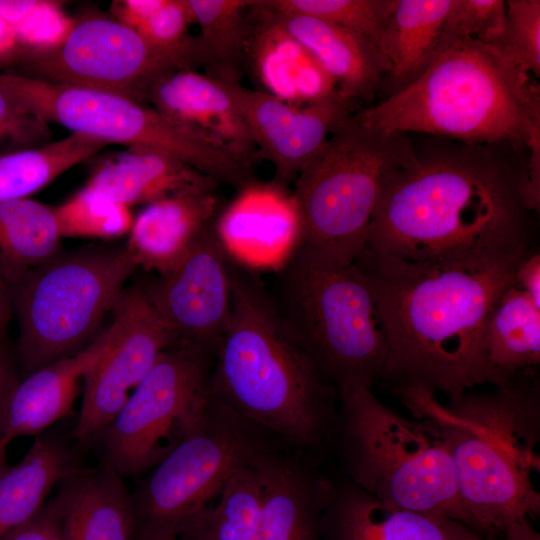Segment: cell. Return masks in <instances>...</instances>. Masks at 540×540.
I'll list each match as a JSON object with an SVG mask.
<instances>
[{
	"label": "cell",
	"mask_w": 540,
	"mask_h": 540,
	"mask_svg": "<svg viewBox=\"0 0 540 540\" xmlns=\"http://www.w3.org/2000/svg\"><path fill=\"white\" fill-rule=\"evenodd\" d=\"M144 540H178L177 538H150Z\"/></svg>",
	"instance_id": "cell-47"
},
{
	"label": "cell",
	"mask_w": 540,
	"mask_h": 540,
	"mask_svg": "<svg viewBox=\"0 0 540 540\" xmlns=\"http://www.w3.org/2000/svg\"><path fill=\"white\" fill-rule=\"evenodd\" d=\"M214 191L176 195L149 205L133 220L127 247L138 267L163 275L173 270L215 224Z\"/></svg>",
	"instance_id": "cell-21"
},
{
	"label": "cell",
	"mask_w": 540,
	"mask_h": 540,
	"mask_svg": "<svg viewBox=\"0 0 540 540\" xmlns=\"http://www.w3.org/2000/svg\"><path fill=\"white\" fill-rule=\"evenodd\" d=\"M337 393L341 451L352 483L387 504L450 517L478 531L432 421L397 413L371 387L353 386Z\"/></svg>",
	"instance_id": "cell-7"
},
{
	"label": "cell",
	"mask_w": 540,
	"mask_h": 540,
	"mask_svg": "<svg viewBox=\"0 0 540 540\" xmlns=\"http://www.w3.org/2000/svg\"><path fill=\"white\" fill-rule=\"evenodd\" d=\"M0 540H62L54 499L45 503L30 520L10 531Z\"/></svg>",
	"instance_id": "cell-40"
},
{
	"label": "cell",
	"mask_w": 540,
	"mask_h": 540,
	"mask_svg": "<svg viewBox=\"0 0 540 540\" xmlns=\"http://www.w3.org/2000/svg\"><path fill=\"white\" fill-rule=\"evenodd\" d=\"M213 360L181 345L163 352L98 438L103 463L131 476L161 461L200 410Z\"/></svg>",
	"instance_id": "cell-12"
},
{
	"label": "cell",
	"mask_w": 540,
	"mask_h": 540,
	"mask_svg": "<svg viewBox=\"0 0 540 540\" xmlns=\"http://www.w3.org/2000/svg\"><path fill=\"white\" fill-rule=\"evenodd\" d=\"M9 442L0 440V474L9 466L6 461V450Z\"/></svg>",
	"instance_id": "cell-46"
},
{
	"label": "cell",
	"mask_w": 540,
	"mask_h": 540,
	"mask_svg": "<svg viewBox=\"0 0 540 540\" xmlns=\"http://www.w3.org/2000/svg\"><path fill=\"white\" fill-rule=\"evenodd\" d=\"M230 262L214 224L173 270L139 281L178 345L215 356L230 319Z\"/></svg>",
	"instance_id": "cell-15"
},
{
	"label": "cell",
	"mask_w": 540,
	"mask_h": 540,
	"mask_svg": "<svg viewBox=\"0 0 540 540\" xmlns=\"http://www.w3.org/2000/svg\"><path fill=\"white\" fill-rule=\"evenodd\" d=\"M523 72L540 76V1H506L502 34L491 45Z\"/></svg>",
	"instance_id": "cell-36"
},
{
	"label": "cell",
	"mask_w": 540,
	"mask_h": 540,
	"mask_svg": "<svg viewBox=\"0 0 540 540\" xmlns=\"http://www.w3.org/2000/svg\"><path fill=\"white\" fill-rule=\"evenodd\" d=\"M48 122L23 107L0 86V154L46 144Z\"/></svg>",
	"instance_id": "cell-39"
},
{
	"label": "cell",
	"mask_w": 540,
	"mask_h": 540,
	"mask_svg": "<svg viewBox=\"0 0 540 540\" xmlns=\"http://www.w3.org/2000/svg\"><path fill=\"white\" fill-rule=\"evenodd\" d=\"M7 340H0V440L11 396L20 381Z\"/></svg>",
	"instance_id": "cell-41"
},
{
	"label": "cell",
	"mask_w": 540,
	"mask_h": 540,
	"mask_svg": "<svg viewBox=\"0 0 540 540\" xmlns=\"http://www.w3.org/2000/svg\"><path fill=\"white\" fill-rule=\"evenodd\" d=\"M108 144L71 133L41 146L0 154V204L28 198Z\"/></svg>",
	"instance_id": "cell-32"
},
{
	"label": "cell",
	"mask_w": 540,
	"mask_h": 540,
	"mask_svg": "<svg viewBox=\"0 0 540 540\" xmlns=\"http://www.w3.org/2000/svg\"><path fill=\"white\" fill-rule=\"evenodd\" d=\"M494 388L470 390L446 404L421 388L397 394L413 417L438 427L478 531L495 540H540L528 520L540 513L533 483L540 466L538 388L531 377Z\"/></svg>",
	"instance_id": "cell-3"
},
{
	"label": "cell",
	"mask_w": 540,
	"mask_h": 540,
	"mask_svg": "<svg viewBox=\"0 0 540 540\" xmlns=\"http://www.w3.org/2000/svg\"><path fill=\"white\" fill-rule=\"evenodd\" d=\"M147 102L178 123L254 160V140L222 81L194 69L178 70L153 87Z\"/></svg>",
	"instance_id": "cell-20"
},
{
	"label": "cell",
	"mask_w": 540,
	"mask_h": 540,
	"mask_svg": "<svg viewBox=\"0 0 540 540\" xmlns=\"http://www.w3.org/2000/svg\"><path fill=\"white\" fill-rule=\"evenodd\" d=\"M262 487L259 540H320L328 481L300 458L271 449L257 459Z\"/></svg>",
	"instance_id": "cell-22"
},
{
	"label": "cell",
	"mask_w": 540,
	"mask_h": 540,
	"mask_svg": "<svg viewBox=\"0 0 540 540\" xmlns=\"http://www.w3.org/2000/svg\"><path fill=\"white\" fill-rule=\"evenodd\" d=\"M264 287L282 330L337 391L382 379L387 338L355 263L329 261L300 244Z\"/></svg>",
	"instance_id": "cell-6"
},
{
	"label": "cell",
	"mask_w": 540,
	"mask_h": 540,
	"mask_svg": "<svg viewBox=\"0 0 540 540\" xmlns=\"http://www.w3.org/2000/svg\"><path fill=\"white\" fill-rule=\"evenodd\" d=\"M532 247L450 262H407L361 253L354 262L371 287L388 356L382 379L457 400L500 385L487 332L502 294Z\"/></svg>",
	"instance_id": "cell-2"
},
{
	"label": "cell",
	"mask_w": 540,
	"mask_h": 540,
	"mask_svg": "<svg viewBox=\"0 0 540 540\" xmlns=\"http://www.w3.org/2000/svg\"><path fill=\"white\" fill-rule=\"evenodd\" d=\"M268 433L214 398L131 495L133 540L178 538L238 469L273 448Z\"/></svg>",
	"instance_id": "cell-11"
},
{
	"label": "cell",
	"mask_w": 540,
	"mask_h": 540,
	"mask_svg": "<svg viewBox=\"0 0 540 540\" xmlns=\"http://www.w3.org/2000/svg\"><path fill=\"white\" fill-rule=\"evenodd\" d=\"M506 1L452 0L445 22L447 38H470L493 45L503 32Z\"/></svg>",
	"instance_id": "cell-37"
},
{
	"label": "cell",
	"mask_w": 540,
	"mask_h": 540,
	"mask_svg": "<svg viewBox=\"0 0 540 540\" xmlns=\"http://www.w3.org/2000/svg\"><path fill=\"white\" fill-rule=\"evenodd\" d=\"M218 185L165 152L130 148L100 165L86 186L130 208L176 195L215 191Z\"/></svg>",
	"instance_id": "cell-26"
},
{
	"label": "cell",
	"mask_w": 540,
	"mask_h": 540,
	"mask_svg": "<svg viewBox=\"0 0 540 540\" xmlns=\"http://www.w3.org/2000/svg\"><path fill=\"white\" fill-rule=\"evenodd\" d=\"M416 153L414 165L383 192L362 253L450 262L531 247L525 198L530 154L459 141Z\"/></svg>",
	"instance_id": "cell-1"
},
{
	"label": "cell",
	"mask_w": 540,
	"mask_h": 540,
	"mask_svg": "<svg viewBox=\"0 0 540 540\" xmlns=\"http://www.w3.org/2000/svg\"><path fill=\"white\" fill-rule=\"evenodd\" d=\"M13 314L10 287L0 276V340L6 339V329Z\"/></svg>",
	"instance_id": "cell-44"
},
{
	"label": "cell",
	"mask_w": 540,
	"mask_h": 540,
	"mask_svg": "<svg viewBox=\"0 0 540 540\" xmlns=\"http://www.w3.org/2000/svg\"><path fill=\"white\" fill-rule=\"evenodd\" d=\"M246 123L257 151L286 186L330 135L352 115L351 101L337 90L316 103L296 106L240 83L223 82Z\"/></svg>",
	"instance_id": "cell-16"
},
{
	"label": "cell",
	"mask_w": 540,
	"mask_h": 540,
	"mask_svg": "<svg viewBox=\"0 0 540 540\" xmlns=\"http://www.w3.org/2000/svg\"><path fill=\"white\" fill-rule=\"evenodd\" d=\"M416 160L407 134L362 124L352 114L295 178L301 245L329 261L354 263L386 187Z\"/></svg>",
	"instance_id": "cell-8"
},
{
	"label": "cell",
	"mask_w": 540,
	"mask_h": 540,
	"mask_svg": "<svg viewBox=\"0 0 540 540\" xmlns=\"http://www.w3.org/2000/svg\"><path fill=\"white\" fill-rule=\"evenodd\" d=\"M75 23L58 3L38 0L15 27L17 45L36 53L55 49L65 41Z\"/></svg>",
	"instance_id": "cell-38"
},
{
	"label": "cell",
	"mask_w": 540,
	"mask_h": 540,
	"mask_svg": "<svg viewBox=\"0 0 540 540\" xmlns=\"http://www.w3.org/2000/svg\"><path fill=\"white\" fill-rule=\"evenodd\" d=\"M514 285L521 289L540 308V254L529 252L518 264Z\"/></svg>",
	"instance_id": "cell-42"
},
{
	"label": "cell",
	"mask_w": 540,
	"mask_h": 540,
	"mask_svg": "<svg viewBox=\"0 0 540 540\" xmlns=\"http://www.w3.org/2000/svg\"><path fill=\"white\" fill-rule=\"evenodd\" d=\"M123 476L102 463L75 468L53 498L62 540H133L131 494Z\"/></svg>",
	"instance_id": "cell-24"
},
{
	"label": "cell",
	"mask_w": 540,
	"mask_h": 540,
	"mask_svg": "<svg viewBox=\"0 0 540 540\" xmlns=\"http://www.w3.org/2000/svg\"><path fill=\"white\" fill-rule=\"evenodd\" d=\"M77 467L60 439L37 438L17 464L0 474V539L30 520L51 489Z\"/></svg>",
	"instance_id": "cell-28"
},
{
	"label": "cell",
	"mask_w": 540,
	"mask_h": 540,
	"mask_svg": "<svg viewBox=\"0 0 540 540\" xmlns=\"http://www.w3.org/2000/svg\"><path fill=\"white\" fill-rule=\"evenodd\" d=\"M257 459L227 479L216 503L203 510L178 540H259L262 487Z\"/></svg>",
	"instance_id": "cell-33"
},
{
	"label": "cell",
	"mask_w": 540,
	"mask_h": 540,
	"mask_svg": "<svg viewBox=\"0 0 540 540\" xmlns=\"http://www.w3.org/2000/svg\"><path fill=\"white\" fill-rule=\"evenodd\" d=\"M17 47L15 29L0 17V60L9 56Z\"/></svg>",
	"instance_id": "cell-45"
},
{
	"label": "cell",
	"mask_w": 540,
	"mask_h": 540,
	"mask_svg": "<svg viewBox=\"0 0 540 540\" xmlns=\"http://www.w3.org/2000/svg\"><path fill=\"white\" fill-rule=\"evenodd\" d=\"M0 86L46 122L107 144L165 152L218 184L238 190L254 181V161L178 123L152 106L101 90L0 74Z\"/></svg>",
	"instance_id": "cell-10"
},
{
	"label": "cell",
	"mask_w": 540,
	"mask_h": 540,
	"mask_svg": "<svg viewBox=\"0 0 540 540\" xmlns=\"http://www.w3.org/2000/svg\"><path fill=\"white\" fill-rule=\"evenodd\" d=\"M209 76L239 83L252 32L253 0H186Z\"/></svg>",
	"instance_id": "cell-31"
},
{
	"label": "cell",
	"mask_w": 540,
	"mask_h": 540,
	"mask_svg": "<svg viewBox=\"0 0 540 540\" xmlns=\"http://www.w3.org/2000/svg\"><path fill=\"white\" fill-rule=\"evenodd\" d=\"M38 0H0V17L14 29L34 9Z\"/></svg>",
	"instance_id": "cell-43"
},
{
	"label": "cell",
	"mask_w": 540,
	"mask_h": 540,
	"mask_svg": "<svg viewBox=\"0 0 540 540\" xmlns=\"http://www.w3.org/2000/svg\"><path fill=\"white\" fill-rule=\"evenodd\" d=\"M216 235L229 258L251 271H275L302 239L297 205L285 186L254 181L218 215Z\"/></svg>",
	"instance_id": "cell-17"
},
{
	"label": "cell",
	"mask_w": 540,
	"mask_h": 540,
	"mask_svg": "<svg viewBox=\"0 0 540 540\" xmlns=\"http://www.w3.org/2000/svg\"><path fill=\"white\" fill-rule=\"evenodd\" d=\"M304 45L337 84L346 99L372 102L390 66L383 53L366 38L336 24L311 16L266 9Z\"/></svg>",
	"instance_id": "cell-25"
},
{
	"label": "cell",
	"mask_w": 540,
	"mask_h": 540,
	"mask_svg": "<svg viewBox=\"0 0 540 540\" xmlns=\"http://www.w3.org/2000/svg\"><path fill=\"white\" fill-rule=\"evenodd\" d=\"M32 60L39 74L33 77L143 103L164 77L199 65L192 56L156 47L127 25L102 17L75 23L60 46Z\"/></svg>",
	"instance_id": "cell-13"
},
{
	"label": "cell",
	"mask_w": 540,
	"mask_h": 540,
	"mask_svg": "<svg viewBox=\"0 0 540 540\" xmlns=\"http://www.w3.org/2000/svg\"><path fill=\"white\" fill-rule=\"evenodd\" d=\"M53 212L62 238L112 240L129 233L130 209L85 186Z\"/></svg>",
	"instance_id": "cell-34"
},
{
	"label": "cell",
	"mask_w": 540,
	"mask_h": 540,
	"mask_svg": "<svg viewBox=\"0 0 540 540\" xmlns=\"http://www.w3.org/2000/svg\"><path fill=\"white\" fill-rule=\"evenodd\" d=\"M487 345L499 386L535 374L540 364V308L515 285L502 294L493 310Z\"/></svg>",
	"instance_id": "cell-29"
},
{
	"label": "cell",
	"mask_w": 540,
	"mask_h": 540,
	"mask_svg": "<svg viewBox=\"0 0 540 540\" xmlns=\"http://www.w3.org/2000/svg\"><path fill=\"white\" fill-rule=\"evenodd\" d=\"M452 0H396L386 21L380 51L388 60L392 93L410 84L447 41L445 22ZM391 93V94H392Z\"/></svg>",
	"instance_id": "cell-27"
},
{
	"label": "cell",
	"mask_w": 540,
	"mask_h": 540,
	"mask_svg": "<svg viewBox=\"0 0 540 540\" xmlns=\"http://www.w3.org/2000/svg\"><path fill=\"white\" fill-rule=\"evenodd\" d=\"M136 268L126 244L94 245L62 251L11 285L24 376L87 347Z\"/></svg>",
	"instance_id": "cell-9"
},
{
	"label": "cell",
	"mask_w": 540,
	"mask_h": 540,
	"mask_svg": "<svg viewBox=\"0 0 540 540\" xmlns=\"http://www.w3.org/2000/svg\"><path fill=\"white\" fill-rule=\"evenodd\" d=\"M230 288L208 392L275 439L318 449L337 423V390L282 330L256 272L231 260Z\"/></svg>",
	"instance_id": "cell-4"
},
{
	"label": "cell",
	"mask_w": 540,
	"mask_h": 540,
	"mask_svg": "<svg viewBox=\"0 0 540 540\" xmlns=\"http://www.w3.org/2000/svg\"><path fill=\"white\" fill-rule=\"evenodd\" d=\"M111 312L110 347L84 377L74 429L82 445L98 440L162 353L178 345L176 334L140 282L123 289Z\"/></svg>",
	"instance_id": "cell-14"
},
{
	"label": "cell",
	"mask_w": 540,
	"mask_h": 540,
	"mask_svg": "<svg viewBox=\"0 0 540 540\" xmlns=\"http://www.w3.org/2000/svg\"><path fill=\"white\" fill-rule=\"evenodd\" d=\"M396 0H260L268 10L311 16L346 28L380 50L386 21Z\"/></svg>",
	"instance_id": "cell-35"
},
{
	"label": "cell",
	"mask_w": 540,
	"mask_h": 540,
	"mask_svg": "<svg viewBox=\"0 0 540 540\" xmlns=\"http://www.w3.org/2000/svg\"><path fill=\"white\" fill-rule=\"evenodd\" d=\"M320 540H495L450 517L387 504L347 481L328 482Z\"/></svg>",
	"instance_id": "cell-18"
},
{
	"label": "cell",
	"mask_w": 540,
	"mask_h": 540,
	"mask_svg": "<svg viewBox=\"0 0 540 540\" xmlns=\"http://www.w3.org/2000/svg\"><path fill=\"white\" fill-rule=\"evenodd\" d=\"M252 32L247 50L254 75L266 93L292 105L321 101L338 88L333 78L297 39L254 0L249 9Z\"/></svg>",
	"instance_id": "cell-19"
},
{
	"label": "cell",
	"mask_w": 540,
	"mask_h": 540,
	"mask_svg": "<svg viewBox=\"0 0 540 540\" xmlns=\"http://www.w3.org/2000/svg\"><path fill=\"white\" fill-rule=\"evenodd\" d=\"M52 206L30 198L0 204V276L9 287L62 252Z\"/></svg>",
	"instance_id": "cell-30"
},
{
	"label": "cell",
	"mask_w": 540,
	"mask_h": 540,
	"mask_svg": "<svg viewBox=\"0 0 540 540\" xmlns=\"http://www.w3.org/2000/svg\"><path fill=\"white\" fill-rule=\"evenodd\" d=\"M108 326L75 355L50 363L20 379L7 410L2 440L38 435L70 413L85 375L108 351Z\"/></svg>",
	"instance_id": "cell-23"
},
{
	"label": "cell",
	"mask_w": 540,
	"mask_h": 540,
	"mask_svg": "<svg viewBox=\"0 0 540 540\" xmlns=\"http://www.w3.org/2000/svg\"><path fill=\"white\" fill-rule=\"evenodd\" d=\"M353 116L388 131L505 145L540 157L539 85L475 39L447 38L414 81Z\"/></svg>",
	"instance_id": "cell-5"
}]
</instances>
